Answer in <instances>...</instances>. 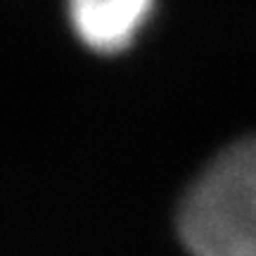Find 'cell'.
<instances>
[{"instance_id": "2", "label": "cell", "mask_w": 256, "mask_h": 256, "mask_svg": "<svg viewBox=\"0 0 256 256\" xmlns=\"http://www.w3.org/2000/svg\"><path fill=\"white\" fill-rule=\"evenodd\" d=\"M154 0H66L74 34L95 52L128 48L150 19Z\"/></svg>"}, {"instance_id": "1", "label": "cell", "mask_w": 256, "mask_h": 256, "mask_svg": "<svg viewBox=\"0 0 256 256\" xmlns=\"http://www.w3.org/2000/svg\"><path fill=\"white\" fill-rule=\"evenodd\" d=\"M192 256H256V138L214 156L178 211Z\"/></svg>"}]
</instances>
